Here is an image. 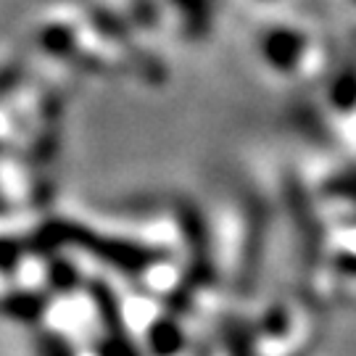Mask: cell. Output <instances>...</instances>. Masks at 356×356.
Masks as SVG:
<instances>
[{
    "label": "cell",
    "mask_w": 356,
    "mask_h": 356,
    "mask_svg": "<svg viewBox=\"0 0 356 356\" xmlns=\"http://www.w3.org/2000/svg\"><path fill=\"white\" fill-rule=\"evenodd\" d=\"M272 53H277L275 61L282 64L280 69H291V64L296 61V56L301 53V38H296L293 32H282V35H277V40L272 42Z\"/></svg>",
    "instance_id": "6da1fadb"
}]
</instances>
